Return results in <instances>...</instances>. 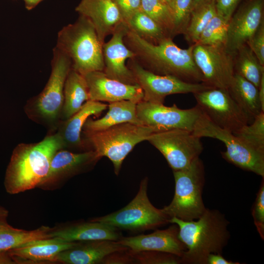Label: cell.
I'll use <instances>...</instances> for the list:
<instances>
[{"label":"cell","instance_id":"44","mask_svg":"<svg viewBox=\"0 0 264 264\" xmlns=\"http://www.w3.org/2000/svg\"><path fill=\"white\" fill-rule=\"evenodd\" d=\"M259 96L262 109L264 112V75L263 76L259 87L258 88Z\"/></svg>","mask_w":264,"mask_h":264},{"label":"cell","instance_id":"27","mask_svg":"<svg viewBox=\"0 0 264 264\" xmlns=\"http://www.w3.org/2000/svg\"><path fill=\"white\" fill-rule=\"evenodd\" d=\"M88 100V89L84 76L71 68L64 85L61 121L72 116Z\"/></svg>","mask_w":264,"mask_h":264},{"label":"cell","instance_id":"18","mask_svg":"<svg viewBox=\"0 0 264 264\" xmlns=\"http://www.w3.org/2000/svg\"><path fill=\"white\" fill-rule=\"evenodd\" d=\"M89 100L109 103L130 100L136 104L143 99L144 94L138 84L130 85L108 77L103 71H94L83 75Z\"/></svg>","mask_w":264,"mask_h":264},{"label":"cell","instance_id":"12","mask_svg":"<svg viewBox=\"0 0 264 264\" xmlns=\"http://www.w3.org/2000/svg\"><path fill=\"white\" fill-rule=\"evenodd\" d=\"M131 60L129 68L133 74L136 84L143 90V101L164 104L168 95L194 94L211 88L202 83H189L173 76L154 73L144 68L134 58Z\"/></svg>","mask_w":264,"mask_h":264},{"label":"cell","instance_id":"6","mask_svg":"<svg viewBox=\"0 0 264 264\" xmlns=\"http://www.w3.org/2000/svg\"><path fill=\"white\" fill-rule=\"evenodd\" d=\"M156 132L151 127L123 123L99 131H82L81 136L87 150L94 151L100 158H108L118 175L124 160L133 148Z\"/></svg>","mask_w":264,"mask_h":264},{"label":"cell","instance_id":"34","mask_svg":"<svg viewBox=\"0 0 264 264\" xmlns=\"http://www.w3.org/2000/svg\"><path fill=\"white\" fill-rule=\"evenodd\" d=\"M233 133L254 148L264 152V112Z\"/></svg>","mask_w":264,"mask_h":264},{"label":"cell","instance_id":"33","mask_svg":"<svg viewBox=\"0 0 264 264\" xmlns=\"http://www.w3.org/2000/svg\"><path fill=\"white\" fill-rule=\"evenodd\" d=\"M228 23V20L217 14L206 26L196 44L225 45Z\"/></svg>","mask_w":264,"mask_h":264},{"label":"cell","instance_id":"45","mask_svg":"<svg viewBox=\"0 0 264 264\" xmlns=\"http://www.w3.org/2000/svg\"><path fill=\"white\" fill-rule=\"evenodd\" d=\"M215 0H193L192 11L202 5L212 2H215Z\"/></svg>","mask_w":264,"mask_h":264},{"label":"cell","instance_id":"37","mask_svg":"<svg viewBox=\"0 0 264 264\" xmlns=\"http://www.w3.org/2000/svg\"><path fill=\"white\" fill-rule=\"evenodd\" d=\"M264 178L254 201L252 215L254 223L261 239L264 240Z\"/></svg>","mask_w":264,"mask_h":264},{"label":"cell","instance_id":"10","mask_svg":"<svg viewBox=\"0 0 264 264\" xmlns=\"http://www.w3.org/2000/svg\"><path fill=\"white\" fill-rule=\"evenodd\" d=\"M201 138L192 132L173 129L156 132L147 139L166 159L173 171L188 167L203 150Z\"/></svg>","mask_w":264,"mask_h":264},{"label":"cell","instance_id":"13","mask_svg":"<svg viewBox=\"0 0 264 264\" xmlns=\"http://www.w3.org/2000/svg\"><path fill=\"white\" fill-rule=\"evenodd\" d=\"M136 110L137 116L143 125L153 127L158 132L173 129L193 132L202 114L197 105L190 109H181L176 104L167 107L143 100L136 104Z\"/></svg>","mask_w":264,"mask_h":264},{"label":"cell","instance_id":"36","mask_svg":"<svg viewBox=\"0 0 264 264\" xmlns=\"http://www.w3.org/2000/svg\"><path fill=\"white\" fill-rule=\"evenodd\" d=\"M130 251V250H129ZM134 262L144 264H178L180 257L168 253L159 251H141L132 252Z\"/></svg>","mask_w":264,"mask_h":264},{"label":"cell","instance_id":"4","mask_svg":"<svg viewBox=\"0 0 264 264\" xmlns=\"http://www.w3.org/2000/svg\"><path fill=\"white\" fill-rule=\"evenodd\" d=\"M51 66V73L44 88L27 101L24 110L29 119L53 133L61 121L64 85L71 63L67 56L55 46Z\"/></svg>","mask_w":264,"mask_h":264},{"label":"cell","instance_id":"50","mask_svg":"<svg viewBox=\"0 0 264 264\" xmlns=\"http://www.w3.org/2000/svg\"><path fill=\"white\" fill-rule=\"evenodd\" d=\"M169 1H170V5H171V3L172 2L173 0H169Z\"/></svg>","mask_w":264,"mask_h":264},{"label":"cell","instance_id":"30","mask_svg":"<svg viewBox=\"0 0 264 264\" xmlns=\"http://www.w3.org/2000/svg\"><path fill=\"white\" fill-rule=\"evenodd\" d=\"M125 22L130 30L154 44L171 37L158 23L141 9Z\"/></svg>","mask_w":264,"mask_h":264},{"label":"cell","instance_id":"31","mask_svg":"<svg viewBox=\"0 0 264 264\" xmlns=\"http://www.w3.org/2000/svg\"><path fill=\"white\" fill-rule=\"evenodd\" d=\"M216 14L215 2L202 5L192 11L183 33L186 40L191 44H196L206 26Z\"/></svg>","mask_w":264,"mask_h":264},{"label":"cell","instance_id":"22","mask_svg":"<svg viewBox=\"0 0 264 264\" xmlns=\"http://www.w3.org/2000/svg\"><path fill=\"white\" fill-rule=\"evenodd\" d=\"M75 10L91 22L102 45L107 36L124 22L112 0H81Z\"/></svg>","mask_w":264,"mask_h":264},{"label":"cell","instance_id":"39","mask_svg":"<svg viewBox=\"0 0 264 264\" xmlns=\"http://www.w3.org/2000/svg\"><path fill=\"white\" fill-rule=\"evenodd\" d=\"M124 22L141 9V0H112Z\"/></svg>","mask_w":264,"mask_h":264},{"label":"cell","instance_id":"2","mask_svg":"<svg viewBox=\"0 0 264 264\" xmlns=\"http://www.w3.org/2000/svg\"><path fill=\"white\" fill-rule=\"evenodd\" d=\"M62 149V140L55 132L39 142L18 144L6 171L7 192L16 194L38 187L47 175L53 156Z\"/></svg>","mask_w":264,"mask_h":264},{"label":"cell","instance_id":"5","mask_svg":"<svg viewBox=\"0 0 264 264\" xmlns=\"http://www.w3.org/2000/svg\"><path fill=\"white\" fill-rule=\"evenodd\" d=\"M102 46L91 22L80 15L74 23L58 32L56 47L70 59L71 68L84 75L103 71Z\"/></svg>","mask_w":264,"mask_h":264},{"label":"cell","instance_id":"24","mask_svg":"<svg viewBox=\"0 0 264 264\" xmlns=\"http://www.w3.org/2000/svg\"><path fill=\"white\" fill-rule=\"evenodd\" d=\"M118 229L105 223L90 220L55 228L52 237H58L68 242H85L99 240L117 241L121 238Z\"/></svg>","mask_w":264,"mask_h":264},{"label":"cell","instance_id":"3","mask_svg":"<svg viewBox=\"0 0 264 264\" xmlns=\"http://www.w3.org/2000/svg\"><path fill=\"white\" fill-rule=\"evenodd\" d=\"M169 223L177 225L178 237L186 247L181 264H207L210 254H222L230 237L229 222L215 209L206 208L196 220L185 221L173 217Z\"/></svg>","mask_w":264,"mask_h":264},{"label":"cell","instance_id":"20","mask_svg":"<svg viewBox=\"0 0 264 264\" xmlns=\"http://www.w3.org/2000/svg\"><path fill=\"white\" fill-rule=\"evenodd\" d=\"M107 107L101 102L88 100L72 116L60 121L55 132L61 138L64 149L75 152L88 151L81 136L84 125L90 116L100 115Z\"/></svg>","mask_w":264,"mask_h":264},{"label":"cell","instance_id":"19","mask_svg":"<svg viewBox=\"0 0 264 264\" xmlns=\"http://www.w3.org/2000/svg\"><path fill=\"white\" fill-rule=\"evenodd\" d=\"M178 227L176 224L163 230L149 234L121 237L118 242L132 252L159 251L181 258L186 247L178 237Z\"/></svg>","mask_w":264,"mask_h":264},{"label":"cell","instance_id":"46","mask_svg":"<svg viewBox=\"0 0 264 264\" xmlns=\"http://www.w3.org/2000/svg\"><path fill=\"white\" fill-rule=\"evenodd\" d=\"M25 7L28 10L34 9L39 3L44 0H23Z\"/></svg>","mask_w":264,"mask_h":264},{"label":"cell","instance_id":"23","mask_svg":"<svg viewBox=\"0 0 264 264\" xmlns=\"http://www.w3.org/2000/svg\"><path fill=\"white\" fill-rule=\"evenodd\" d=\"M128 249L117 241L80 242L73 247L59 253L54 262L65 264H99L101 263L106 256L112 253Z\"/></svg>","mask_w":264,"mask_h":264},{"label":"cell","instance_id":"16","mask_svg":"<svg viewBox=\"0 0 264 264\" xmlns=\"http://www.w3.org/2000/svg\"><path fill=\"white\" fill-rule=\"evenodd\" d=\"M264 22V0H244L230 19L225 48L234 55Z\"/></svg>","mask_w":264,"mask_h":264},{"label":"cell","instance_id":"15","mask_svg":"<svg viewBox=\"0 0 264 264\" xmlns=\"http://www.w3.org/2000/svg\"><path fill=\"white\" fill-rule=\"evenodd\" d=\"M100 158L92 150L75 152L60 149L53 156L48 173L38 187L56 189L66 180L92 168Z\"/></svg>","mask_w":264,"mask_h":264},{"label":"cell","instance_id":"40","mask_svg":"<svg viewBox=\"0 0 264 264\" xmlns=\"http://www.w3.org/2000/svg\"><path fill=\"white\" fill-rule=\"evenodd\" d=\"M244 0H216L217 14L229 21L240 4Z\"/></svg>","mask_w":264,"mask_h":264},{"label":"cell","instance_id":"41","mask_svg":"<svg viewBox=\"0 0 264 264\" xmlns=\"http://www.w3.org/2000/svg\"><path fill=\"white\" fill-rule=\"evenodd\" d=\"M117 251L106 256L101 264H130L134 262L129 250Z\"/></svg>","mask_w":264,"mask_h":264},{"label":"cell","instance_id":"32","mask_svg":"<svg viewBox=\"0 0 264 264\" xmlns=\"http://www.w3.org/2000/svg\"><path fill=\"white\" fill-rule=\"evenodd\" d=\"M141 10L158 23L171 38L175 36L173 13L168 4L161 0H141Z\"/></svg>","mask_w":264,"mask_h":264},{"label":"cell","instance_id":"49","mask_svg":"<svg viewBox=\"0 0 264 264\" xmlns=\"http://www.w3.org/2000/svg\"><path fill=\"white\" fill-rule=\"evenodd\" d=\"M162 0L163 1L166 2L170 6V1H169V0Z\"/></svg>","mask_w":264,"mask_h":264},{"label":"cell","instance_id":"11","mask_svg":"<svg viewBox=\"0 0 264 264\" xmlns=\"http://www.w3.org/2000/svg\"><path fill=\"white\" fill-rule=\"evenodd\" d=\"M193 94L203 113L221 128L234 133L249 124L248 116L227 89L211 88Z\"/></svg>","mask_w":264,"mask_h":264},{"label":"cell","instance_id":"28","mask_svg":"<svg viewBox=\"0 0 264 264\" xmlns=\"http://www.w3.org/2000/svg\"><path fill=\"white\" fill-rule=\"evenodd\" d=\"M53 229L42 226L28 231L15 228L7 224L0 228V251H8L32 241L52 238Z\"/></svg>","mask_w":264,"mask_h":264},{"label":"cell","instance_id":"17","mask_svg":"<svg viewBox=\"0 0 264 264\" xmlns=\"http://www.w3.org/2000/svg\"><path fill=\"white\" fill-rule=\"evenodd\" d=\"M128 30L126 23L124 22H121L112 33L110 39L103 44V71L111 79L127 84L135 85L136 83L133 74L125 64L127 59L135 57L134 53L124 43Z\"/></svg>","mask_w":264,"mask_h":264},{"label":"cell","instance_id":"14","mask_svg":"<svg viewBox=\"0 0 264 264\" xmlns=\"http://www.w3.org/2000/svg\"><path fill=\"white\" fill-rule=\"evenodd\" d=\"M193 55L204 84L211 88L227 89L235 74L234 55L227 51L224 44H195Z\"/></svg>","mask_w":264,"mask_h":264},{"label":"cell","instance_id":"47","mask_svg":"<svg viewBox=\"0 0 264 264\" xmlns=\"http://www.w3.org/2000/svg\"><path fill=\"white\" fill-rule=\"evenodd\" d=\"M8 212L5 208L0 207V221H5Z\"/></svg>","mask_w":264,"mask_h":264},{"label":"cell","instance_id":"29","mask_svg":"<svg viewBox=\"0 0 264 264\" xmlns=\"http://www.w3.org/2000/svg\"><path fill=\"white\" fill-rule=\"evenodd\" d=\"M234 70L235 74L241 76L258 88L264 75V66L246 44L241 46L234 55Z\"/></svg>","mask_w":264,"mask_h":264},{"label":"cell","instance_id":"9","mask_svg":"<svg viewBox=\"0 0 264 264\" xmlns=\"http://www.w3.org/2000/svg\"><path fill=\"white\" fill-rule=\"evenodd\" d=\"M193 133L217 139L223 142L226 150L222 157L227 162L264 178V152L250 146L232 132L213 123L202 112L196 124Z\"/></svg>","mask_w":264,"mask_h":264},{"label":"cell","instance_id":"35","mask_svg":"<svg viewBox=\"0 0 264 264\" xmlns=\"http://www.w3.org/2000/svg\"><path fill=\"white\" fill-rule=\"evenodd\" d=\"M193 0H173L170 5L175 25L174 35L183 34L192 12Z\"/></svg>","mask_w":264,"mask_h":264},{"label":"cell","instance_id":"1","mask_svg":"<svg viewBox=\"0 0 264 264\" xmlns=\"http://www.w3.org/2000/svg\"><path fill=\"white\" fill-rule=\"evenodd\" d=\"M124 41L141 61L145 69L157 74L171 75L192 83H204L203 76L196 65L193 55L195 44L179 47L171 37L157 44L151 43L128 30Z\"/></svg>","mask_w":264,"mask_h":264},{"label":"cell","instance_id":"38","mask_svg":"<svg viewBox=\"0 0 264 264\" xmlns=\"http://www.w3.org/2000/svg\"><path fill=\"white\" fill-rule=\"evenodd\" d=\"M246 44L260 63L264 66V22L247 41Z\"/></svg>","mask_w":264,"mask_h":264},{"label":"cell","instance_id":"26","mask_svg":"<svg viewBox=\"0 0 264 264\" xmlns=\"http://www.w3.org/2000/svg\"><path fill=\"white\" fill-rule=\"evenodd\" d=\"M227 90L234 100L252 123L262 112L258 88L241 76L235 74Z\"/></svg>","mask_w":264,"mask_h":264},{"label":"cell","instance_id":"8","mask_svg":"<svg viewBox=\"0 0 264 264\" xmlns=\"http://www.w3.org/2000/svg\"><path fill=\"white\" fill-rule=\"evenodd\" d=\"M148 178H143L135 197L122 209L91 220L114 227L134 232L154 229L169 223L170 218L162 209L154 207L147 195Z\"/></svg>","mask_w":264,"mask_h":264},{"label":"cell","instance_id":"43","mask_svg":"<svg viewBox=\"0 0 264 264\" xmlns=\"http://www.w3.org/2000/svg\"><path fill=\"white\" fill-rule=\"evenodd\" d=\"M15 264V262L7 251H0V264Z\"/></svg>","mask_w":264,"mask_h":264},{"label":"cell","instance_id":"7","mask_svg":"<svg viewBox=\"0 0 264 264\" xmlns=\"http://www.w3.org/2000/svg\"><path fill=\"white\" fill-rule=\"evenodd\" d=\"M173 174L174 196L162 211L170 219L173 217L185 221L198 219L206 209L202 198L205 181L202 161L198 157L186 168L173 171Z\"/></svg>","mask_w":264,"mask_h":264},{"label":"cell","instance_id":"42","mask_svg":"<svg viewBox=\"0 0 264 264\" xmlns=\"http://www.w3.org/2000/svg\"><path fill=\"white\" fill-rule=\"evenodd\" d=\"M207 264H240V263L228 261L221 254L211 253L208 257Z\"/></svg>","mask_w":264,"mask_h":264},{"label":"cell","instance_id":"48","mask_svg":"<svg viewBox=\"0 0 264 264\" xmlns=\"http://www.w3.org/2000/svg\"><path fill=\"white\" fill-rule=\"evenodd\" d=\"M7 223L5 221H0V228L6 225Z\"/></svg>","mask_w":264,"mask_h":264},{"label":"cell","instance_id":"21","mask_svg":"<svg viewBox=\"0 0 264 264\" xmlns=\"http://www.w3.org/2000/svg\"><path fill=\"white\" fill-rule=\"evenodd\" d=\"M78 243V242H68L52 237L29 242L7 252L16 264L55 263V259L59 253Z\"/></svg>","mask_w":264,"mask_h":264},{"label":"cell","instance_id":"25","mask_svg":"<svg viewBox=\"0 0 264 264\" xmlns=\"http://www.w3.org/2000/svg\"><path fill=\"white\" fill-rule=\"evenodd\" d=\"M109 111L100 119L89 117L85 123L82 131L96 132L123 123L143 125L137 116L136 104L130 100L109 103Z\"/></svg>","mask_w":264,"mask_h":264}]
</instances>
